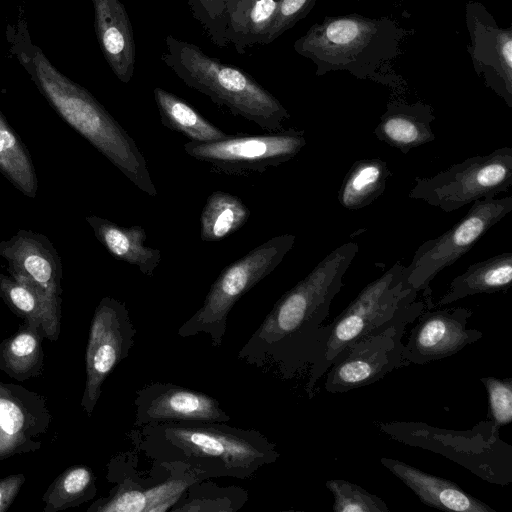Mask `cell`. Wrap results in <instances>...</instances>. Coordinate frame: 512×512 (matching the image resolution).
Here are the masks:
<instances>
[{
  "label": "cell",
  "instance_id": "obj_18",
  "mask_svg": "<svg viewBox=\"0 0 512 512\" xmlns=\"http://www.w3.org/2000/svg\"><path fill=\"white\" fill-rule=\"evenodd\" d=\"M0 256L7 261L12 278L50 298L61 299V258L48 237L20 229L10 239L0 241Z\"/></svg>",
  "mask_w": 512,
  "mask_h": 512
},
{
  "label": "cell",
  "instance_id": "obj_5",
  "mask_svg": "<svg viewBox=\"0 0 512 512\" xmlns=\"http://www.w3.org/2000/svg\"><path fill=\"white\" fill-rule=\"evenodd\" d=\"M163 63L187 86L268 132L283 130L290 114L247 72L207 55L190 42L168 35Z\"/></svg>",
  "mask_w": 512,
  "mask_h": 512
},
{
  "label": "cell",
  "instance_id": "obj_35",
  "mask_svg": "<svg viewBox=\"0 0 512 512\" xmlns=\"http://www.w3.org/2000/svg\"><path fill=\"white\" fill-rule=\"evenodd\" d=\"M489 402V420L498 428L512 421V379L486 376L480 378Z\"/></svg>",
  "mask_w": 512,
  "mask_h": 512
},
{
  "label": "cell",
  "instance_id": "obj_21",
  "mask_svg": "<svg viewBox=\"0 0 512 512\" xmlns=\"http://www.w3.org/2000/svg\"><path fill=\"white\" fill-rule=\"evenodd\" d=\"M276 9V0H230L210 39L220 47L232 44L239 54L267 44Z\"/></svg>",
  "mask_w": 512,
  "mask_h": 512
},
{
  "label": "cell",
  "instance_id": "obj_17",
  "mask_svg": "<svg viewBox=\"0 0 512 512\" xmlns=\"http://www.w3.org/2000/svg\"><path fill=\"white\" fill-rule=\"evenodd\" d=\"M135 426L150 423L228 422L219 401L205 393L172 383L155 382L137 392Z\"/></svg>",
  "mask_w": 512,
  "mask_h": 512
},
{
  "label": "cell",
  "instance_id": "obj_34",
  "mask_svg": "<svg viewBox=\"0 0 512 512\" xmlns=\"http://www.w3.org/2000/svg\"><path fill=\"white\" fill-rule=\"evenodd\" d=\"M333 495L332 509L335 512H389L386 503L377 495L348 480L326 481Z\"/></svg>",
  "mask_w": 512,
  "mask_h": 512
},
{
  "label": "cell",
  "instance_id": "obj_6",
  "mask_svg": "<svg viewBox=\"0 0 512 512\" xmlns=\"http://www.w3.org/2000/svg\"><path fill=\"white\" fill-rule=\"evenodd\" d=\"M404 265L395 262L378 278L368 283L350 304L327 326L315 361L309 367L306 393L311 399L317 381L334 359L356 341L385 329L398 320L418 317L426 304L418 293L403 283Z\"/></svg>",
  "mask_w": 512,
  "mask_h": 512
},
{
  "label": "cell",
  "instance_id": "obj_30",
  "mask_svg": "<svg viewBox=\"0 0 512 512\" xmlns=\"http://www.w3.org/2000/svg\"><path fill=\"white\" fill-rule=\"evenodd\" d=\"M0 173L25 196H36L38 178L32 158L26 145L1 111Z\"/></svg>",
  "mask_w": 512,
  "mask_h": 512
},
{
  "label": "cell",
  "instance_id": "obj_36",
  "mask_svg": "<svg viewBox=\"0 0 512 512\" xmlns=\"http://www.w3.org/2000/svg\"><path fill=\"white\" fill-rule=\"evenodd\" d=\"M317 0H276L275 19L269 31L267 44L304 19L314 8Z\"/></svg>",
  "mask_w": 512,
  "mask_h": 512
},
{
  "label": "cell",
  "instance_id": "obj_1",
  "mask_svg": "<svg viewBox=\"0 0 512 512\" xmlns=\"http://www.w3.org/2000/svg\"><path fill=\"white\" fill-rule=\"evenodd\" d=\"M358 250L357 243L347 242L326 255L279 298L238 358L256 367L276 365L285 379L310 367L323 339L322 323Z\"/></svg>",
  "mask_w": 512,
  "mask_h": 512
},
{
  "label": "cell",
  "instance_id": "obj_26",
  "mask_svg": "<svg viewBox=\"0 0 512 512\" xmlns=\"http://www.w3.org/2000/svg\"><path fill=\"white\" fill-rule=\"evenodd\" d=\"M512 283V253L503 252L468 266L435 304L443 306L476 294L505 293Z\"/></svg>",
  "mask_w": 512,
  "mask_h": 512
},
{
  "label": "cell",
  "instance_id": "obj_12",
  "mask_svg": "<svg viewBox=\"0 0 512 512\" xmlns=\"http://www.w3.org/2000/svg\"><path fill=\"white\" fill-rule=\"evenodd\" d=\"M135 335L125 303L103 297L91 319L86 347V380L80 406L87 416L92 415L106 378L128 356Z\"/></svg>",
  "mask_w": 512,
  "mask_h": 512
},
{
  "label": "cell",
  "instance_id": "obj_8",
  "mask_svg": "<svg viewBox=\"0 0 512 512\" xmlns=\"http://www.w3.org/2000/svg\"><path fill=\"white\" fill-rule=\"evenodd\" d=\"M295 235L274 236L226 266L211 285L203 305L179 328L181 337L201 333L220 347L228 315L237 301L273 272L295 243Z\"/></svg>",
  "mask_w": 512,
  "mask_h": 512
},
{
  "label": "cell",
  "instance_id": "obj_14",
  "mask_svg": "<svg viewBox=\"0 0 512 512\" xmlns=\"http://www.w3.org/2000/svg\"><path fill=\"white\" fill-rule=\"evenodd\" d=\"M465 23L467 51L484 84L512 108V26L500 27L480 2L467 1Z\"/></svg>",
  "mask_w": 512,
  "mask_h": 512
},
{
  "label": "cell",
  "instance_id": "obj_10",
  "mask_svg": "<svg viewBox=\"0 0 512 512\" xmlns=\"http://www.w3.org/2000/svg\"><path fill=\"white\" fill-rule=\"evenodd\" d=\"M512 185V148L468 157L431 177H416L408 198L453 212L476 200L493 198Z\"/></svg>",
  "mask_w": 512,
  "mask_h": 512
},
{
  "label": "cell",
  "instance_id": "obj_11",
  "mask_svg": "<svg viewBox=\"0 0 512 512\" xmlns=\"http://www.w3.org/2000/svg\"><path fill=\"white\" fill-rule=\"evenodd\" d=\"M303 130L294 128L265 135H228L212 142L188 141L185 152L226 175L263 173L295 158L306 146Z\"/></svg>",
  "mask_w": 512,
  "mask_h": 512
},
{
  "label": "cell",
  "instance_id": "obj_24",
  "mask_svg": "<svg viewBox=\"0 0 512 512\" xmlns=\"http://www.w3.org/2000/svg\"><path fill=\"white\" fill-rule=\"evenodd\" d=\"M0 298L24 323L39 329L44 338L58 340L62 299L50 298L32 286L3 274H0Z\"/></svg>",
  "mask_w": 512,
  "mask_h": 512
},
{
  "label": "cell",
  "instance_id": "obj_20",
  "mask_svg": "<svg viewBox=\"0 0 512 512\" xmlns=\"http://www.w3.org/2000/svg\"><path fill=\"white\" fill-rule=\"evenodd\" d=\"M94 27L102 54L115 76L129 83L134 75L136 48L132 24L120 0H92Z\"/></svg>",
  "mask_w": 512,
  "mask_h": 512
},
{
  "label": "cell",
  "instance_id": "obj_16",
  "mask_svg": "<svg viewBox=\"0 0 512 512\" xmlns=\"http://www.w3.org/2000/svg\"><path fill=\"white\" fill-rule=\"evenodd\" d=\"M473 311L465 307L424 310L403 346V357L423 365L454 355L481 339L483 333L467 328Z\"/></svg>",
  "mask_w": 512,
  "mask_h": 512
},
{
  "label": "cell",
  "instance_id": "obj_7",
  "mask_svg": "<svg viewBox=\"0 0 512 512\" xmlns=\"http://www.w3.org/2000/svg\"><path fill=\"white\" fill-rule=\"evenodd\" d=\"M376 426L393 440L440 454L484 481L500 486L512 482V446L500 438L499 428L489 419L464 431L422 422H377Z\"/></svg>",
  "mask_w": 512,
  "mask_h": 512
},
{
  "label": "cell",
  "instance_id": "obj_19",
  "mask_svg": "<svg viewBox=\"0 0 512 512\" xmlns=\"http://www.w3.org/2000/svg\"><path fill=\"white\" fill-rule=\"evenodd\" d=\"M174 471L163 482L150 488H132L121 483L108 497L93 502L88 512H166L181 499L188 487L203 481L200 476L181 464H173Z\"/></svg>",
  "mask_w": 512,
  "mask_h": 512
},
{
  "label": "cell",
  "instance_id": "obj_22",
  "mask_svg": "<svg viewBox=\"0 0 512 512\" xmlns=\"http://www.w3.org/2000/svg\"><path fill=\"white\" fill-rule=\"evenodd\" d=\"M381 463L429 507L456 512H496L450 480L392 458L383 457Z\"/></svg>",
  "mask_w": 512,
  "mask_h": 512
},
{
  "label": "cell",
  "instance_id": "obj_4",
  "mask_svg": "<svg viewBox=\"0 0 512 512\" xmlns=\"http://www.w3.org/2000/svg\"><path fill=\"white\" fill-rule=\"evenodd\" d=\"M414 29H405L389 17L371 18L357 13L325 16L294 42V50L316 66V76L346 71L394 90L406 82L394 69L402 45Z\"/></svg>",
  "mask_w": 512,
  "mask_h": 512
},
{
  "label": "cell",
  "instance_id": "obj_31",
  "mask_svg": "<svg viewBox=\"0 0 512 512\" xmlns=\"http://www.w3.org/2000/svg\"><path fill=\"white\" fill-rule=\"evenodd\" d=\"M251 211L233 194L214 191L206 200L200 217L203 241H220L238 231L249 219Z\"/></svg>",
  "mask_w": 512,
  "mask_h": 512
},
{
  "label": "cell",
  "instance_id": "obj_38",
  "mask_svg": "<svg viewBox=\"0 0 512 512\" xmlns=\"http://www.w3.org/2000/svg\"><path fill=\"white\" fill-rule=\"evenodd\" d=\"M26 482L24 473H15L0 479V512H6Z\"/></svg>",
  "mask_w": 512,
  "mask_h": 512
},
{
  "label": "cell",
  "instance_id": "obj_25",
  "mask_svg": "<svg viewBox=\"0 0 512 512\" xmlns=\"http://www.w3.org/2000/svg\"><path fill=\"white\" fill-rule=\"evenodd\" d=\"M96 239L115 258L136 266L145 276L151 277L160 263L161 252L146 246V232L142 226L123 227L96 216L86 217Z\"/></svg>",
  "mask_w": 512,
  "mask_h": 512
},
{
  "label": "cell",
  "instance_id": "obj_28",
  "mask_svg": "<svg viewBox=\"0 0 512 512\" xmlns=\"http://www.w3.org/2000/svg\"><path fill=\"white\" fill-rule=\"evenodd\" d=\"M391 175L387 163L382 159L355 161L338 190V202L348 210H359L372 204L385 191Z\"/></svg>",
  "mask_w": 512,
  "mask_h": 512
},
{
  "label": "cell",
  "instance_id": "obj_15",
  "mask_svg": "<svg viewBox=\"0 0 512 512\" xmlns=\"http://www.w3.org/2000/svg\"><path fill=\"white\" fill-rule=\"evenodd\" d=\"M51 422L44 395L0 380V461L41 449Z\"/></svg>",
  "mask_w": 512,
  "mask_h": 512
},
{
  "label": "cell",
  "instance_id": "obj_27",
  "mask_svg": "<svg viewBox=\"0 0 512 512\" xmlns=\"http://www.w3.org/2000/svg\"><path fill=\"white\" fill-rule=\"evenodd\" d=\"M44 335L36 327L23 323L0 342V370L18 382L40 377L44 371Z\"/></svg>",
  "mask_w": 512,
  "mask_h": 512
},
{
  "label": "cell",
  "instance_id": "obj_37",
  "mask_svg": "<svg viewBox=\"0 0 512 512\" xmlns=\"http://www.w3.org/2000/svg\"><path fill=\"white\" fill-rule=\"evenodd\" d=\"M230 0H188L193 17L201 23L211 38Z\"/></svg>",
  "mask_w": 512,
  "mask_h": 512
},
{
  "label": "cell",
  "instance_id": "obj_13",
  "mask_svg": "<svg viewBox=\"0 0 512 512\" xmlns=\"http://www.w3.org/2000/svg\"><path fill=\"white\" fill-rule=\"evenodd\" d=\"M416 316L402 318L389 327L366 336L337 355L326 371L325 389L344 393L382 379L393 370L408 366L402 338Z\"/></svg>",
  "mask_w": 512,
  "mask_h": 512
},
{
  "label": "cell",
  "instance_id": "obj_9",
  "mask_svg": "<svg viewBox=\"0 0 512 512\" xmlns=\"http://www.w3.org/2000/svg\"><path fill=\"white\" fill-rule=\"evenodd\" d=\"M512 211V196L476 200L467 213L440 236L423 242L403 269L406 288L422 293L426 310L435 308L430 283L467 253L494 225Z\"/></svg>",
  "mask_w": 512,
  "mask_h": 512
},
{
  "label": "cell",
  "instance_id": "obj_23",
  "mask_svg": "<svg viewBox=\"0 0 512 512\" xmlns=\"http://www.w3.org/2000/svg\"><path fill=\"white\" fill-rule=\"evenodd\" d=\"M434 109L422 101L407 103L393 100L387 103L386 111L374 129V135L383 143L403 154L434 141L432 124Z\"/></svg>",
  "mask_w": 512,
  "mask_h": 512
},
{
  "label": "cell",
  "instance_id": "obj_2",
  "mask_svg": "<svg viewBox=\"0 0 512 512\" xmlns=\"http://www.w3.org/2000/svg\"><path fill=\"white\" fill-rule=\"evenodd\" d=\"M13 55L55 112L120 170L139 190L157 196L147 161L134 139L84 87L62 74L32 42L24 11L7 24Z\"/></svg>",
  "mask_w": 512,
  "mask_h": 512
},
{
  "label": "cell",
  "instance_id": "obj_3",
  "mask_svg": "<svg viewBox=\"0 0 512 512\" xmlns=\"http://www.w3.org/2000/svg\"><path fill=\"white\" fill-rule=\"evenodd\" d=\"M227 422L168 421L139 426L140 448L159 464H181L202 480L247 479L280 454L260 431Z\"/></svg>",
  "mask_w": 512,
  "mask_h": 512
},
{
  "label": "cell",
  "instance_id": "obj_33",
  "mask_svg": "<svg viewBox=\"0 0 512 512\" xmlns=\"http://www.w3.org/2000/svg\"><path fill=\"white\" fill-rule=\"evenodd\" d=\"M187 494L178 501L170 511H223L234 512L240 509L247 500V493L239 487L213 489L206 496L197 493L191 487L184 492Z\"/></svg>",
  "mask_w": 512,
  "mask_h": 512
},
{
  "label": "cell",
  "instance_id": "obj_29",
  "mask_svg": "<svg viewBox=\"0 0 512 512\" xmlns=\"http://www.w3.org/2000/svg\"><path fill=\"white\" fill-rule=\"evenodd\" d=\"M153 94L162 124L190 141L212 142L229 135L177 95L160 87L154 88Z\"/></svg>",
  "mask_w": 512,
  "mask_h": 512
},
{
  "label": "cell",
  "instance_id": "obj_32",
  "mask_svg": "<svg viewBox=\"0 0 512 512\" xmlns=\"http://www.w3.org/2000/svg\"><path fill=\"white\" fill-rule=\"evenodd\" d=\"M96 478L86 465H72L47 487L41 500L43 512H58L78 507L96 496Z\"/></svg>",
  "mask_w": 512,
  "mask_h": 512
}]
</instances>
